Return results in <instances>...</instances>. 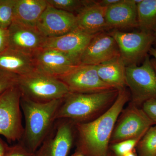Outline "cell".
<instances>
[{
  "label": "cell",
  "instance_id": "1",
  "mask_svg": "<svg viewBox=\"0 0 156 156\" xmlns=\"http://www.w3.org/2000/svg\"><path fill=\"white\" fill-rule=\"evenodd\" d=\"M111 106L94 119L75 124L77 136L76 152L85 156H105L118 118L129 100L126 89L118 90Z\"/></svg>",
  "mask_w": 156,
  "mask_h": 156
},
{
  "label": "cell",
  "instance_id": "2",
  "mask_svg": "<svg viewBox=\"0 0 156 156\" xmlns=\"http://www.w3.org/2000/svg\"><path fill=\"white\" fill-rule=\"evenodd\" d=\"M62 99L37 102L21 97L20 105L25 127L19 142L31 152H36L52 131L56 112Z\"/></svg>",
  "mask_w": 156,
  "mask_h": 156
},
{
  "label": "cell",
  "instance_id": "3",
  "mask_svg": "<svg viewBox=\"0 0 156 156\" xmlns=\"http://www.w3.org/2000/svg\"><path fill=\"white\" fill-rule=\"evenodd\" d=\"M118 92L115 89L95 93L70 92L62 99L55 119L68 120L75 124L92 121L98 113L111 106Z\"/></svg>",
  "mask_w": 156,
  "mask_h": 156
},
{
  "label": "cell",
  "instance_id": "4",
  "mask_svg": "<svg viewBox=\"0 0 156 156\" xmlns=\"http://www.w3.org/2000/svg\"><path fill=\"white\" fill-rule=\"evenodd\" d=\"M17 86L21 97L37 102L63 99L70 92L60 79L37 70L19 76Z\"/></svg>",
  "mask_w": 156,
  "mask_h": 156
},
{
  "label": "cell",
  "instance_id": "5",
  "mask_svg": "<svg viewBox=\"0 0 156 156\" xmlns=\"http://www.w3.org/2000/svg\"><path fill=\"white\" fill-rule=\"evenodd\" d=\"M21 98L17 86L0 95V135L10 142H19L23 136Z\"/></svg>",
  "mask_w": 156,
  "mask_h": 156
},
{
  "label": "cell",
  "instance_id": "6",
  "mask_svg": "<svg viewBox=\"0 0 156 156\" xmlns=\"http://www.w3.org/2000/svg\"><path fill=\"white\" fill-rule=\"evenodd\" d=\"M126 83L131 91L133 104L156 99V73L148 55L142 65L126 66Z\"/></svg>",
  "mask_w": 156,
  "mask_h": 156
},
{
  "label": "cell",
  "instance_id": "7",
  "mask_svg": "<svg viewBox=\"0 0 156 156\" xmlns=\"http://www.w3.org/2000/svg\"><path fill=\"white\" fill-rule=\"evenodd\" d=\"M110 34L115 40L120 56L126 66L137 65L144 59L154 43L153 34L141 31L127 33L115 30Z\"/></svg>",
  "mask_w": 156,
  "mask_h": 156
},
{
  "label": "cell",
  "instance_id": "8",
  "mask_svg": "<svg viewBox=\"0 0 156 156\" xmlns=\"http://www.w3.org/2000/svg\"><path fill=\"white\" fill-rule=\"evenodd\" d=\"M115 126L110 142L115 144L123 140L141 139L154 122L143 110L131 105L123 112Z\"/></svg>",
  "mask_w": 156,
  "mask_h": 156
},
{
  "label": "cell",
  "instance_id": "9",
  "mask_svg": "<svg viewBox=\"0 0 156 156\" xmlns=\"http://www.w3.org/2000/svg\"><path fill=\"white\" fill-rule=\"evenodd\" d=\"M75 124L56 120L52 131L35 153V156H67L74 137Z\"/></svg>",
  "mask_w": 156,
  "mask_h": 156
},
{
  "label": "cell",
  "instance_id": "10",
  "mask_svg": "<svg viewBox=\"0 0 156 156\" xmlns=\"http://www.w3.org/2000/svg\"><path fill=\"white\" fill-rule=\"evenodd\" d=\"M58 78L67 86L70 92L95 93L114 89L101 80L95 65H80Z\"/></svg>",
  "mask_w": 156,
  "mask_h": 156
},
{
  "label": "cell",
  "instance_id": "11",
  "mask_svg": "<svg viewBox=\"0 0 156 156\" xmlns=\"http://www.w3.org/2000/svg\"><path fill=\"white\" fill-rule=\"evenodd\" d=\"M77 28L76 14L48 5L37 24V28L46 38L59 37Z\"/></svg>",
  "mask_w": 156,
  "mask_h": 156
},
{
  "label": "cell",
  "instance_id": "12",
  "mask_svg": "<svg viewBox=\"0 0 156 156\" xmlns=\"http://www.w3.org/2000/svg\"><path fill=\"white\" fill-rule=\"evenodd\" d=\"M95 35L88 34L77 28L60 36L46 38L43 48L60 51L80 65L82 54Z\"/></svg>",
  "mask_w": 156,
  "mask_h": 156
},
{
  "label": "cell",
  "instance_id": "13",
  "mask_svg": "<svg viewBox=\"0 0 156 156\" xmlns=\"http://www.w3.org/2000/svg\"><path fill=\"white\" fill-rule=\"evenodd\" d=\"M119 47L110 33L98 34L92 39L80 59V65L97 66L119 56Z\"/></svg>",
  "mask_w": 156,
  "mask_h": 156
},
{
  "label": "cell",
  "instance_id": "14",
  "mask_svg": "<svg viewBox=\"0 0 156 156\" xmlns=\"http://www.w3.org/2000/svg\"><path fill=\"white\" fill-rule=\"evenodd\" d=\"M33 56L37 70L57 78L79 65L64 53L52 49L41 48Z\"/></svg>",
  "mask_w": 156,
  "mask_h": 156
},
{
  "label": "cell",
  "instance_id": "15",
  "mask_svg": "<svg viewBox=\"0 0 156 156\" xmlns=\"http://www.w3.org/2000/svg\"><path fill=\"white\" fill-rule=\"evenodd\" d=\"M9 48L34 54L43 48L45 37L37 27H31L13 22L8 29Z\"/></svg>",
  "mask_w": 156,
  "mask_h": 156
},
{
  "label": "cell",
  "instance_id": "16",
  "mask_svg": "<svg viewBox=\"0 0 156 156\" xmlns=\"http://www.w3.org/2000/svg\"><path fill=\"white\" fill-rule=\"evenodd\" d=\"M106 9L97 1H90L76 15L77 28L91 35L104 32L108 29L105 19Z\"/></svg>",
  "mask_w": 156,
  "mask_h": 156
},
{
  "label": "cell",
  "instance_id": "17",
  "mask_svg": "<svg viewBox=\"0 0 156 156\" xmlns=\"http://www.w3.org/2000/svg\"><path fill=\"white\" fill-rule=\"evenodd\" d=\"M105 19L108 29L138 27L137 5L134 0H121L107 8Z\"/></svg>",
  "mask_w": 156,
  "mask_h": 156
},
{
  "label": "cell",
  "instance_id": "18",
  "mask_svg": "<svg viewBox=\"0 0 156 156\" xmlns=\"http://www.w3.org/2000/svg\"><path fill=\"white\" fill-rule=\"evenodd\" d=\"M0 69L18 76L36 70L33 55L10 48L0 53Z\"/></svg>",
  "mask_w": 156,
  "mask_h": 156
},
{
  "label": "cell",
  "instance_id": "19",
  "mask_svg": "<svg viewBox=\"0 0 156 156\" xmlns=\"http://www.w3.org/2000/svg\"><path fill=\"white\" fill-rule=\"evenodd\" d=\"M48 5L47 0H16L13 22L37 27L38 21Z\"/></svg>",
  "mask_w": 156,
  "mask_h": 156
},
{
  "label": "cell",
  "instance_id": "20",
  "mask_svg": "<svg viewBox=\"0 0 156 156\" xmlns=\"http://www.w3.org/2000/svg\"><path fill=\"white\" fill-rule=\"evenodd\" d=\"M96 66L98 75L103 82L118 90L125 89L126 66L121 56Z\"/></svg>",
  "mask_w": 156,
  "mask_h": 156
},
{
  "label": "cell",
  "instance_id": "21",
  "mask_svg": "<svg viewBox=\"0 0 156 156\" xmlns=\"http://www.w3.org/2000/svg\"><path fill=\"white\" fill-rule=\"evenodd\" d=\"M137 14L141 31L154 34L156 31V0H142L137 5Z\"/></svg>",
  "mask_w": 156,
  "mask_h": 156
},
{
  "label": "cell",
  "instance_id": "22",
  "mask_svg": "<svg viewBox=\"0 0 156 156\" xmlns=\"http://www.w3.org/2000/svg\"><path fill=\"white\" fill-rule=\"evenodd\" d=\"M137 146L138 156H156V126L148 129Z\"/></svg>",
  "mask_w": 156,
  "mask_h": 156
},
{
  "label": "cell",
  "instance_id": "23",
  "mask_svg": "<svg viewBox=\"0 0 156 156\" xmlns=\"http://www.w3.org/2000/svg\"><path fill=\"white\" fill-rule=\"evenodd\" d=\"M47 1L48 5L54 8L74 14H75V13H76V14H77L91 1H87V0H47Z\"/></svg>",
  "mask_w": 156,
  "mask_h": 156
},
{
  "label": "cell",
  "instance_id": "24",
  "mask_svg": "<svg viewBox=\"0 0 156 156\" xmlns=\"http://www.w3.org/2000/svg\"><path fill=\"white\" fill-rule=\"evenodd\" d=\"M16 0H0V27L8 29L14 19Z\"/></svg>",
  "mask_w": 156,
  "mask_h": 156
},
{
  "label": "cell",
  "instance_id": "25",
  "mask_svg": "<svg viewBox=\"0 0 156 156\" xmlns=\"http://www.w3.org/2000/svg\"><path fill=\"white\" fill-rule=\"evenodd\" d=\"M140 140L139 138L127 140L113 144L112 146V151L116 156H124L133 151Z\"/></svg>",
  "mask_w": 156,
  "mask_h": 156
},
{
  "label": "cell",
  "instance_id": "26",
  "mask_svg": "<svg viewBox=\"0 0 156 156\" xmlns=\"http://www.w3.org/2000/svg\"><path fill=\"white\" fill-rule=\"evenodd\" d=\"M18 77L17 75L0 69V95L17 86Z\"/></svg>",
  "mask_w": 156,
  "mask_h": 156
},
{
  "label": "cell",
  "instance_id": "27",
  "mask_svg": "<svg viewBox=\"0 0 156 156\" xmlns=\"http://www.w3.org/2000/svg\"><path fill=\"white\" fill-rule=\"evenodd\" d=\"M5 156H35V153L31 152L21 143L9 147Z\"/></svg>",
  "mask_w": 156,
  "mask_h": 156
},
{
  "label": "cell",
  "instance_id": "28",
  "mask_svg": "<svg viewBox=\"0 0 156 156\" xmlns=\"http://www.w3.org/2000/svg\"><path fill=\"white\" fill-rule=\"evenodd\" d=\"M143 110L154 123H156V99H151L143 103Z\"/></svg>",
  "mask_w": 156,
  "mask_h": 156
},
{
  "label": "cell",
  "instance_id": "29",
  "mask_svg": "<svg viewBox=\"0 0 156 156\" xmlns=\"http://www.w3.org/2000/svg\"><path fill=\"white\" fill-rule=\"evenodd\" d=\"M9 38L8 29L0 27V53L9 48Z\"/></svg>",
  "mask_w": 156,
  "mask_h": 156
},
{
  "label": "cell",
  "instance_id": "30",
  "mask_svg": "<svg viewBox=\"0 0 156 156\" xmlns=\"http://www.w3.org/2000/svg\"><path fill=\"white\" fill-rule=\"evenodd\" d=\"M121 0H101L97 1L101 5L108 8L109 7L115 5L121 2Z\"/></svg>",
  "mask_w": 156,
  "mask_h": 156
},
{
  "label": "cell",
  "instance_id": "31",
  "mask_svg": "<svg viewBox=\"0 0 156 156\" xmlns=\"http://www.w3.org/2000/svg\"><path fill=\"white\" fill-rule=\"evenodd\" d=\"M9 146L2 138H0V156H5Z\"/></svg>",
  "mask_w": 156,
  "mask_h": 156
},
{
  "label": "cell",
  "instance_id": "32",
  "mask_svg": "<svg viewBox=\"0 0 156 156\" xmlns=\"http://www.w3.org/2000/svg\"><path fill=\"white\" fill-rule=\"evenodd\" d=\"M149 53L151 55L153 56L155 58L154 60L156 62V48H151Z\"/></svg>",
  "mask_w": 156,
  "mask_h": 156
},
{
  "label": "cell",
  "instance_id": "33",
  "mask_svg": "<svg viewBox=\"0 0 156 156\" xmlns=\"http://www.w3.org/2000/svg\"><path fill=\"white\" fill-rule=\"evenodd\" d=\"M124 156H137L136 154L135 153H134L133 152V151H132L131 152H129V153L126 154V155H125Z\"/></svg>",
  "mask_w": 156,
  "mask_h": 156
},
{
  "label": "cell",
  "instance_id": "34",
  "mask_svg": "<svg viewBox=\"0 0 156 156\" xmlns=\"http://www.w3.org/2000/svg\"><path fill=\"white\" fill-rule=\"evenodd\" d=\"M151 62L153 66L154 69L156 73V62L154 59L153 60H151Z\"/></svg>",
  "mask_w": 156,
  "mask_h": 156
},
{
  "label": "cell",
  "instance_id": "35",
  "mask_svg": "<svg viewBox=\"0 0 156 156\" xmlns=\"http://www.w3.org/2000/svg\"><path fill=\"white\" fill-rule=\"evenodd\" d=\"M73 156H85L84 155H83V154H82L76 152L75 154H74L73 155Z\"/></svg>",
  "mask_w": 156,
  "mask_h": 156
},
{
  "label": "cell",
  "instance_id": "36",
  "mask_svg": "<svg viewBox=\"0 0 156 156\" xmlns=\"http://www.w3.org/2000/svg\"><path fill=\"white\" fill-rule=\"evenodd\" d=\"M154 42L156 43V31L154 34Z\"/></svg>",
  "mask_w": 156,
  "mask_h": 156
},
{
  "label": "cell",
  "instance_id": "37",
  "mask_svg": "<svg viewBox=\"0 0 156 156\" xmlns=\"http://www.w3.org/2000/svg\"><path fill=\"white\" fill-rule=\"evenodd\" d=\"M105 156H112L111 155L108 154H107Z\"/></svg>",
  "mask_w": 156,
  "mask_h": 156
}]
</instances>
